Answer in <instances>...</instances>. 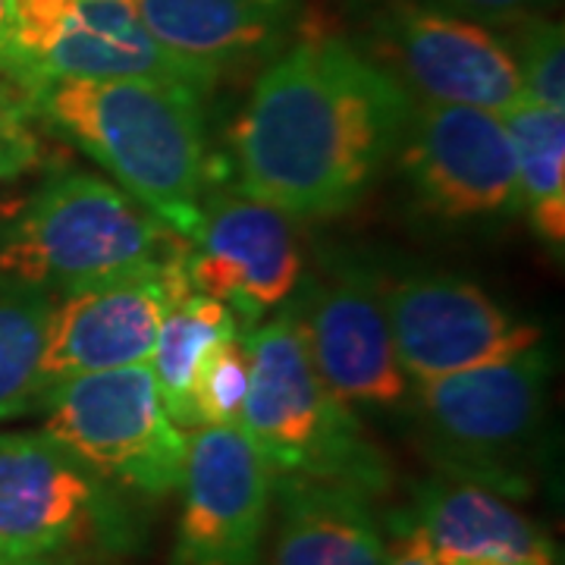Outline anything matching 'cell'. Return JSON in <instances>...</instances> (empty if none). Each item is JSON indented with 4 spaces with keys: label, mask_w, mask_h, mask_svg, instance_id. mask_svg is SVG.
Listing matches in <instances>:
<instances>
[{
    "label": "cell",
    "mask_w": 565,
    "mask_h": 565,
    "mask_svg": "<svg viewBox=\"0 0 565 565\" xmlns=\"http://www.w3.org/2000/svg\"><path fill=\"white\" fill-rule=\"evenodd\" d=\"M412 107L352 41L308 32L258 73L233 122L236 189L292 221L337 217L393 167Z\"/></svg>",
    "instance_id": "6da1fadb"
},
{
    "label": "cell",
    "mask_w": 565,
    "mask_h": 565,
    "mask_svg": "<svg viewBox=\"0 0 565 565\" xmlns=\"http://www.w3.org/2000/svg\"><path fill=\"white\" fill-rule=\"evenodd\" d=\"M22 102L148 214L192 239L211 167L202 95L139 79H44Z\"/></svg>",
    "instance_id": "7a4b0ae2"
},
{
    "label": "cell",
    "mask_w": 565,
    "mask_h": 565,
    "mask_svg": "<svg viewBox=\"0 0 565 565\" xmlns=\"http://www.w3.org/2000/svg\"><path fill=\"white\" fill-rule=\"evenodd\" d=\"M248 393L239 427L270 481H311L377 500L393 484L384 449L362 418L340 403L308 359L296 318L282 308L243 330Z\"/></svg>",
    "instance_id": "3957f363"
},
{
    "label": "cell",
    "mask_w": 565,
    "mask_h": 565,
    "mask_svg": "<svg viewBox=\"0 0 565 565\" xmlns=\"http://www.w3.org/2000/svg\"><path fill=\"white\" fill-rule=\"evenodd\" d=\"M185 245L120 185L85 170L51 173L0 204V274L51 296L173 262Z\"/></svg>",
    "instance_id": "277c9868"
},
{
    "label": "cell",
    "mask_w": 565,
    "mask_h": 565,
    "mask_svg": "<svg viewBox=\"0 0 565 565\" xmlns=\"http://www.w3.org/2000/svg\"><path fill=\"white\" fill-rule=\"evenodd\" d=\"M546 386L550 355L541 343L505 362L415 384L408 415L440 475L527 500L544 462Z\"/></svg>",
    "instance_id": "5b68a950"
},
{
    "label": "cell",
    "mask_w": 565,
    "mask_h": 565,
    "mask_svg": "<svg viewBox=\"0 0 565 565\" xmlns=\"http://www.w3.org/2000/svg\"><path fill=\"white\" fill-rule=\"evenodd\" d=\"M145 544L136 500L44 430H0V563H82Z\"/></svg>",
    "instance_id": "8992f818"
},
{
    "label": "cell",
    "mask_w": 565,
    "mask_h": 565,
    "mask_svg": "<svg viewBox=\"0 0 565 565\" xmlns=\"http://www.w3.org/2000/svg\"><path fill=\"white\" fill-rule=\"evenodd\" d=\"M39 412L44 434L126 497L158 503L180 490L189 434L167 415L148 362L73 377Z\"/></svg>",
    "instance_id": "52a82bcc"
},
{
    "label": "cell",
    "mask_w": 565,
    "mask_h": 565,
    "mask_svg": "<svg viewBox=\"0 0 565 565\" xmlns=\"http://www.w3.org/2000/svg\"><path fill=\"white\" fill-rule=\"evenodd\" d=\"M352 44L415 102L503 114L525 98L497 29L424 0H349Z\"/></svg>",
    "instance_id": "ba28073f"
},
{
    "label": "cell",
    "mask_w": 565,
    "mask_h": 565,
    "mask_svg": "<svg viewBox=\"0 0 565 565\" xmlns=\"http://www.w3.org/2000/svg\"><path fill=\"white\" fill-rule=\"evenodd\" d=\"M393 163L427 221L493 226L522 214L515 148L493 110L415 102Z\"/></svg>",
    "instance_id": "9c48e42d"
},
{
    "label": "cell",
    "mask_w": 565,
    "mask_h": 565,
    "mask_svg": "<svg viewBox=\"0 0 565 565\" xmlns=\"http://www.w3.org/2000/svg\"><path fill=\"white\" fill-rule=\"evenodd\" d=\"M185 292L192 286L182 252L173 262L148 264L54 296L41 343L39 403L73 377L148 362L167 308Z\"/></svg>",
    "instance_id": "30bf717a"
},
{
    "label": "cell",
    "mask_w": 565,
    "mask_h": 565,
    "mask_svg": "<svg viewBox=\"0 0 565 565\" xmlns=\"http://www.w3.org/2000/svg\"><path fill=\"white\" fill-rule=\"evenodd\" d=\"M192 292L223 302L243 330L267 321L302 289L305 258L296 221L233 189L207 192L185 248Z\"/></svg>",
    "instance_id": "8fae6325"
},
{
    "label": "cell",
    "mask_w": 565,
    "mask_h": 565,
    "mask_svg": "<svg viewBox=\"0 0 565 565\" xmlns=\"http://www.w3.org/2000/svg\"><path fill=\"white\" fill-rule=\"evenodd\" d=\"M396 355L412 384L515 359L541 345V330L515 318L478 282L449 274L377 280Z\"/></svg>",
    "instance_id": "7c38bea8"
},
{
    "label": "cell",
    "mask_w": 565,
    "mask_h": 565,
    "mask_svg": "<svg viewBox=\"0 0 565 565\" xmlns=\"http://www.w3.org/2000/svg\"><path fill=\"white\" fill-rule=\"evenodd\" d=\"M286 311L299 323L318 377L359 418L408 412L415 384L396 355L377 277L340 270L299 289Z\"/></svg>",
    "instance_id": "4fadbf2b"
},
{
    "label": "cell",
    "mask_w": 565,
    "mask_h": 565,
    "mask_svg": "<svg viewBox=\"0 0 565 565\" xmlns=\"http://www.w3.org/2000/svg\"><path fill=\"white\" fill-rule=\"evenodd\" d=\"M180 493L167 565H262L274 481L239 424L189 437Z\"/></svg>",
    "instance_id": "5bb4252c"
},
{
    "label": "cell",
    "mask_w": 565,
    "mask_h": 565,
    "mask_svg": "<svg viewBox=\"0 0 565 565\" xmlns=\"http://www.w3.org/2000/svg\"><path fill=\"white\" fill-rule=\"evenodd\" d=\"M44 79H139L189 88L207 98L217 79L148 32L132 0H79L61 39L44 54L32 88ZM29 88V92H32Z\"/></svg>",
    "instance_id": "9a60e30c"
},
{
    "label": "cell",
    "mask_w": 565,
    "mask_h": 565,
    "mask_svg": "<svg viewBox=\"0 0 565 565\" xmlns=\"http://www.w3.org/2000/svg\"><path fill=\"white\" fill-rule=\"evenodd\" d=\"M148 32L214 79L267 66L286 47L292 0H132Z\"/></svg>",
    "instance_id": "2e32d148"
},
{
    "label": "cell",
    "mask_w": 565,
    "mask_h": 565,
    "mask_svg": "<svg viewBox=\"0 0 565 565\" xmlns=\"http://www.w3.org/2000/svg\"><path fill=\"white\" fill-rule=\"evenodd\" d=\"M440 565L465 559H505L519 565H556V546L512 500L487 487L437 475L415 490L405 509Z\"/></svg>",
    "instance_id": "e0dca14e"
},
{
    "label": "cell",
    "mask_w": 565,
    "mask_h": 565,
    "mask_svg": "<svg viewBox=\"0 0 565 565\" xmlns=\"http://www.w3.org/2000/svg\"><path fill=\"white\" fill-rule=\"evenodd\" d=\"M280 505L270 565H384L386 534L374 500L359 490L274 481Z\"/></svg>",
    "instance_id": "ac0fdd59"
},
{
    "label": "cell",
    "mask_w": 565,
    "mask_h": 565,
    "mask_svg": "<svg viewBox=\"0 0 565 565\" xmlns=\"http://www.w3.org/2000/svg\"><path fill=\"white\" fill-rule=\"evenodd\" d=\"M239 333L243 327L236 321V315L202 292H185L167 308L148 367L154 374L167 415L180 424L182 430H199L195 412H192V384H195L204 355L217 343L233 340Z\"/></svg>",
    "instance_id": "d6986e66"
},
{
    "label": "cell",
    "mask_w": 565,
    "mask_h": 565,
    "mask_svg": "<svg viewBox=\"0 0 565 565\" xmlns=\"http://www.w3.org/2000/svg\"><path fill=\"white\" fill-rule=\"evenodd\" d=\"M515 148L522 214L550 248L565 245V110L522 98L500 114Z\"/></svg>",
    "instance_id": "ffe728a7"
},
{
    "label": "cell",
    "mask_w": 565,
    "mask_h": 565,
    "mask_svg": "<svg viewBox=\"0 0 565 565\" xmlns=\"http://www.w3.org/2000/svg\"><path fill=\"white\" fill-rule=\"evenodd\" d=\"M54 296L0 274V422L39 412V359Z\"/></svg>",
    "instance_id": "44dd1931"
},
{
    "label": "cell",
    "mask_w": 565,
    "mask_h": 565,
    "mask_svg": "<svg viewBox=\"0 0 565 565\" xmlns=\"http://www.w3.org/2000/svg\"><path fill=\"white\" fill-rule=\"evenodd\" d=\"M497 32L515 61L527 102L565 110L563 25L544 13H531V17H519V20L497 25Z\"/></svg>",
    "instance_id": "7402d4cb"
},
{
    "label": "cell",
    "mask_w": 565,
    "mask_h": 565,
    "mask_svg": "<svg viewBox=\"0 0 565 565\" xmlns=\"http://www.w3.org/2000/svg\"><path fill=\"white\" fill-rule=\"evenodd\" d=\"M245 393H248V349L243 333L217 343L204 355L192 384V412L202 427L239 424Z\"/></svg>",
    "instance_id": "603a6c76"
},
{
    "label": "cell",
    "mask_w": 565,
    "mask_h": 565,
    "mask_svg": "<svg viewBox=\"0 0 565 565\" xmlns=\"http://www.w3.org/2000/svg\"><path fill=\"white\" fill-rule=\"evenodd\" d=\"M10 3V54L17 66V95L35 82L39 63L61 39L79 0H7Z\"/></svg>",
    "instance_id": "cb8c5ba5"
},
{
    "label": "cell",
    "mask_w": 565,
    "mask_h": 565,
    "mask_svg": "<svg viewBox=\"0 0 565 565\" xmlns=\"http://www.w3.org/2000/svg\"><path fill=\"white\" fill-rule=\"evenodd\" d=\"M41 161V139L29 104L0 85V189L25 177Z\"/></svg>",
    "instance_id": "d4e9b609"
},
{
    "label": "cell",
    "mask_w": 565,
    "mask_h": 565,
    "mask_svg": "<svg viewBox=\"0 0 565 565\" xmlns=\"http://www.w3.org/2000/svg\"><path fill=\"white\" fill-rule=\"evenodd\" d=\"M424 3H434L440 10H449V13H459V17L497 29V25L519 20V17L541 13L550 0H424Z\"/></svg>",
    "instance_id": "484cf974"
},
{
    "label": "cell",
    "mask_w": 565,
    "mask_h": 565,
    "mask_svg": "<svg viewBox=\"0 0 565 565\" xmlns=\"http://www.w3.org/2000/svg\"><path fill=\"white\" fill-rule=\"evenodd\" d=\"M384 565H440L434 559L424 534L408 522V515L399 512L390 519V534H386Z\"/></svg>",
    "instance_id": "4316f807"
},
{
    "label": "cell",
    "mask_w": 565,
    "mask_h": 565,
    "mask_svg": "<svg viewBox=\"0 0 565 565\" xmlns=\"http://www.w3.org/2000/svg\"><path fill=\"white\" fill-rule=\"evenodd\" d=\"M0 85L17 92V66L10 54V3L0 0Z\"/></svg>",
    "instance_id": "83f0119b"
},
{
    "label": "cell",
    "mask_w": 565,
    "mask_h": 565,
    "mask_svg": "<svg viewBox=\"0 0 565 565\" xmlns=\"http://www.w3.org/2000/svg\"><path fill=\"white\" fill-rule=\"evenodd\" d=\"M452 565H519V563H505V559H465V563Z\"/></svg>",
    "instance_id": "f1b7e54d"
},
{
    "label": "cell",
    "mask_w": 565,
    "mask_h": 565,
    "mask_svg": "<svg viewBox=\"0 0 565 565\" xmlns=\"http://www.w3.org/2000/svg\"><path fill=\"white\" fill-rule=\"evenodd\" d=\"M0 565H82V563H0Z\"/></svg>",
    "instance_id": "f546056e"
}]
</instances>
